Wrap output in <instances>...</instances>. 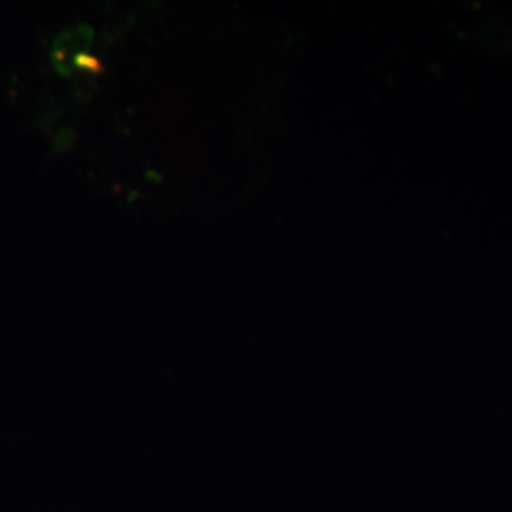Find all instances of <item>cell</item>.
Wrapping results in <instances>:
<instances>
[{
  "instance_id": "obj_1",
  "label": "cell",
  "mask_w": 512,
  "mask_h": 512,
  "mask_svg": "<svg viewBox=\"0 0 512 512\" xmlns=\"http://www.w3.org/2000/svg\"><path fill=\"white\" fill-rule=\"evenodd\" d=\"M90 44H92V29L88 27H74L67 33H63L61 37H57L54 52H52L55 69L63 74H71L76 69H82Z\"/></svg>"
}]
</instances>
